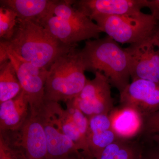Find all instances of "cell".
<instances>
[{
	"instance_id": "d6986e66",
	"label": "cell",
	"mask_w": 159,
	"mask_h": 159,
	"mask_svg": "<svg viewBox=\"0 0 159 159\" xmlns=\"http://www.w3.org/2000/svg\"><path fill=\"white\" fill-rule=\"evenodd\" d=\"M74 0H56L54 15L79 25L94 27L97 24L73 6Z\"/></svg>"
},
{
	"instance_id": "7c38bea8",
	"label": "cell",
	"mask_w": 159,
	"mask_h": 159,
	"mask_svg": "<svg viewBox=\"0 0 159 159\" xmlns=\"http://www.w3.org/2000/svg\"><path fill=\"white\" fill-rule=\"evenodd\" d=\"M43 27L61 43L75 45L81 41L99 38L101 29L98 25L94 27L79 25L52 15L46 19Z\"/></svg>"
},
{
	"instance_id": "7402d4cb",
	"label": "cell",
	"mask_w": 159,
	"mask_h": 159,
	"mask_svg": "<svg viewBox=\"0 0 159 159\" xmlns=\"http://www.w3.org/2000/svg\"><path fill=\"white\" fill-rule=\"evenodd\" d=\"M143 133L148 137L159 133V110L144 117Z\"/></svg>"
},
{
	"instance_id": "e0dca14e",
	"label": "cell",
	"mask_w": 159,
	"mask_h": 159,
	"mask_svg": "<svg viewBox=\"0 0 159 159\" xmlns=\"http://www.w3.org/2000/svg\"><path fill=\"white\" fill-rule=\"evenodd\" d=\"M144 148L137 141L119 139L108 145L97 159H143Z\"/></svg>"
},
{
	"instance_id": "8fae6325",
	"label": "cell",
	"mask_w": 159,
	"mask_h": 159,
	"mask_svg": "<svg viewBox=\"0 0 159 159\" xmlns=\"http://www.w3.org/2000/svg\"><path fill=\"white\" fill-rule=\"evenodd\" d=\"M147 0H78L73 6L92 20L98 16L122 15L141 11Z\"/></svg>"
},
{
	"instance_id": "277c9868",
	"label": "cell",
	"mask_w": 159,
	"mask_h": 159,
	"mask_svg": "<svg viewBox=\"0 0 159 159\" xmlns=\"http://www.w3.org/2000/svg\"><path fill=\"white\" fill-rule=\"evenodd\" d=\"M92 20L115 41L130 45L151 37L159 23L151 15L142 11L122 15L98 16Z\"/></svg>"
},
{
	"instance_id": "7a4b0ae2",
	"label": "cell",
	"mask_w": 159,
	"mask_h": 159,
	"mask_svg": "<svg viewBox=\"0 0 159 159\" xmlns=\"http://www.w3.org/2000/svg\"><path fill=\"white\" fill-rule=\"evenodd\" d=\"M81 52L87 71L101 72L119 93L130 83L125 49L109 36L86 41Z\"/></svg>"
},
{
	"instance_id": "f1b7e54d",
	"label": "cell",
	"mask_w": 159,
	"mask_h": 159,
	"mask_svg": "<svg viewBox=\"0 0 159 159\" xmlns=\"http://www.w3.org/2000/svg\"><path fill=\"white\" fill-rule=\"evenodd\" d=\"M12 148L14 149L15 152L17 159H29L27 158L25 154L23 153V152H22L21 151L18 150V149H16V148Z\"/></svg>"
},
{
	"instance_id": "9c48e42d",
	"label": "cell",
	"mask_w": 159,
	"mask_h": 159,
	"mask_svg": "<svg viewBox=\"0 0 159 159\" xmlns=\"http://www.w3.org/2000/svg\"><path fill=\"white\" fill-rule=\"evenodd\" d=\"M152 37L124 48L132 81L143 79L159 83V52Z\"/></svg>"
},
{
	"instance_id": "4fadbf2b",
	"label": "cell",
	"mask_w": 159,
	"mask_h": 159,
	"mask_svg": "<svg viewBox=\"0 0 159 159\" xmlns=\"http://www.w3.org/2000/svg\"><path fill=\"white\" fill-rule=\"evenodd\" d=\"M111 129L119 139L131 140L143 133L144 116L129 106L121 105L109 114Z\"/></svg>"
},
{
	"instance_id": "30bf717a",
	"label": "cell",
	"mask_w": 159,
	"mask_h": 159,
	"mask_svg": "<svg viewBox=\"0 0 159 159\" xmlns=\"http://www.w3.org/2000/svg\"><path fill=\"white\" fill-rule=\"evenodd\" d=\"M121 105L136 109L144 117L159 110V83L146 80L132 81L120 93Z\"/></svg>"
},
{
	"instance_id": "cb8c5ba5",
	"label": "cell",
	"mask_w": 159,
	"mask_h": 159,
	"mask_svg": "<svg viewBox=\"0 0 159 159\" xmlns=\"http://www.w3.org/2000/svg\"><path fill=\"white\" fill-rule=\"evenodd\" d=\"M146 7L149 9L151 15L159 22V0H147Z\"/></svg>"
},
{
	"instance_id": "ac0fdd59",
	"label": "cell",
	"mask_w": 159,
	"mask_h": 159,
	"mask_svg": "<svg viewBox=\"0 0 159 159\" xmlns=\"http://www.w3.org/2000/svg\"><path fill=\"white\" fill-rule=\"evenodd\" d=\"M22 90L12 63L0 64V103L13 99Z\"/></svg>"
},
{
	"instance_id": "603a6c76",
	"label": "cell",
	"mask_w": 159,
	"mask_h": 159,
	"mask_svg": "<svg viewBox=\"0 0 159 159\" xmlns=\"http://www.w3.org/2000/svg\"><path fill=\"white\" fill-rule=\"evenodd\" d=\"M0 159H17L13 148L5 141L0 134Z\"/></svg>"
},
{
	"instance_id": "484cf974",
	"label": "cell",
	"mask_w": 159,
	"mask_h": 159,
	"mask_svg": "<svg viewBox=\"0 0 159 159\" xmlns=\"http://www.w3.org/2000/svg\"><path fill=\"white\" fill-rule=\"evenodd\" d=\"M143 159H159V151L156 148L144 150Z\"/></svg>"
},
{
	"instance_id": "5b68a950",
	"label": "cell",
	"mask_w": 159,
	"mask_h": 159,
	"mask_svg": "<svg viewBox=\"0 0 159 159\" xmlns=\"http://www.w3.org/2000/svg\"><path fill=\"white\" fill-rule=\"evenodd\" d=\"M66 104L65 109L58 102H45L42 111L79 150L91 154L87 142L88 118L70 101H67Z\"/></svg>"
},
{
	"instance_id": "d4e9b609",
	"label": "cell",
	"mask_w": 159,
	"mask_h": 159,
	"mask_svg": "<svg viewBox=\"0 0 159 159\" xmlns=\"http://www.w3.org/2000/svg\"><path fill=\"white\" fill-rule=\"evenodd\" d=\"M59 159H96L91 154L80 151L69 154Z\"/></svg>"
},
{
	"instance_id": "ba28073f",
	"label": "cell",
	"mask_w": 159,
	"mask_h": 159,
	"mask_svg": "<svg viewBox=\"0 0 159 159\" xmlns=\"http://www.w3.org/2000/svg\"><path fill=\"white\" fill-rule=\"evenodd\" d=\"M93 79L88 80L79 95L69 101L88 118L99 114H109L113 109L111 84L100 72H95Z\"/></svg>"
},
{
	"instance_id": "9a60e30c",
	"label": "cell",
	"mask_w": 159,
	"mask_h": 159,
	"mask_svg": "<svg viewBox=\"0 0 159 159\" xmlns=\"http://www.w3.org/2000/svg\"><path fill=\"white\" fill-rule=\"evenodd\" d=\"M56 0H1L2 6L15 11L18 19L28 20L43 26L48 18L54 15Z\"/></svg>"
},
{
	"instance_id": "52a82bcc",
	"label": "cell",
	"mask_w": 159,
	"mask_h": 159,
	"mask_svg": "<svg viewBox=\"0 0 159 159\" xmlns=\"http://www.w3.org/2000/svg\"><path fill=\"white\" fill-rule=\"evenodd\" d=\"M0 134L12 148L21 151L29 159H47L45 133L39 115L30 113L16 131Z\"/></svg>"
},
{
	"instance_id": "4316f807",
	"label": "cell",
	"mask_w": 159,
	"mask_h": 159,
	"mask_svg": "<svg viewBox=\"0 0 159 159\" xmlns=\"http://www.w3.org/2000/svg\"><path fill=\"white\" fill-rule=\"evenodd\" d=\"M152 38L154 45L156 47L159 52V22Z\"/></svg>"
},
{
	"instance_id": "3957f363",
	"label": "cell",
	"mask_w": 159,
	"mask_h": 159,
	"mask_svg": "<svg viewBox=\"0 0 159 159\" xmlns=\"http://www.w3.org/2000/svg\"><path fill=\"white\" fill-rule=\"evenodd\" d=\"M86 65L81 50L77 48L60 56L48 70L45 85V102H66L81 92L88 80Z\"/></svg>"
},
{
	"instance_id": "83f0119b",
	"label": "cell",
	"mask_w": 159,
	"mask_h": 159,
	"mask_svg": "<svg viewBox=\"0 0 159 159\" xmlns=\"http://www.w3.org/2000/svg\"><path fill=\"white\" fill-rule=\"evenodd\" d=\"M150 140L155 144L157 149L159 151V133L154 134L149 136Z\"/></svg>"
},
{
	"instance_id": "ffe728a7",
	"label": "cell",
	"mask_w": 159,
	"mask_h": 159,
	"mask_svg": "<svg viewBox=\"0 0 159 159\" xmlns=\"http://www.w3.org/2000/svg\"><path fill=\"white\" fill-rule=\"evenodd\" d=\"M119 139L112 129L88 130L87 142L89 150L96 159L107 146Z\"/></svg>"
},
{
	"instance_id": "44dd1931",
	"label": "cell",
	"mask_w": 159,
	"mask_h": 159,
	"mask_svg": "<svg viewBox=\"0 0 159 159\" xmlns=\"http://www.w3.org/2000/svg\"><path fill=\"white\" fill-rule=\"evenodd\" d=\"M17 15L12 9L2 6L0 8V37L1 41L11 39L16 29Z\"/></svg>"
},
{
	"instance_id": "8992f818",
	"label": "cell",
	"mask_w": 159,
	"mask_h": 159,
	"mask_svg": "<svg viewBox=\"0 0 159 159\" xmlns=\"http://www.w3.org/2000/svg\"><path fill=\"white\" fill-rule=\"evenodd\" d=\"M8 60L12 63L22 90L29 99L30 112L39 115L45 105V85L48 70L34 66L11 52L0 54V64Z\"/></svg>"
},
{
	"instance_id": "6da1fadb",
	"label": "cell",
	"mask_w": 159,
	"mask_h": 159,
	"mask_svg": "<svg viewBox=\"0 0 159 159\" xmlns=\"http://www.w3.org/2000/svg\"><path fill=\"white\" fill-rule=\"evenodd\" d=\"M77 46L61 43L43 26L17 19L11 39L0 43V54L11 52L34 66L48 70L60 56Z\"/></svg>"
},
{
	"instance_id": "2e32d148",
	"label": "cell",
	"mask_w": 159,
	"mask_h": 159,
	"mask_svg": "<svg viewBox=\"0 0 159 159\" xmlns=\"http://www.w3.org/2000/svg\"><path fill=\"white\" fill-rule=\"evenodd\" d=\"M39 115L45 133L47 159H59L80 151L74 142L61 132L43 111Z\"/></svg>"
},
{
	"instance_id": "5bb4252c",
	"label": "cell",
	"mask_w": 159,
	"mask_h": 159,
	"mask_svg": "<svg viewBox=\"0 0 159 159\" xmlns=\"http://www.w3.org/2000/svg\"><path fill=\"white\" fill-rule=\"evenodd\" d=\"M30 113L29 99L23 90L13 99L0 103V133L19 129Z\"/></svg>"
}]
</instances>
